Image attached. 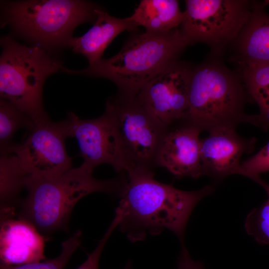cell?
Segmentation results:
<instances>
[{
  "instance_id": "6da1fadb",
  "label": "cell",
  "mask_w": 269,
  "mask_h": 269,
  "mask_svg": "<svg viewBox=\"0 0 269 269\" xmlns=\"http://www.w3.org/2000/svg\"><path fill=\"white\" fill-rule=\"evenodd\" d=\"M127 175L117 208L122 214L119 226L132 242L167 229L182 243L194 208L215 190L209 185L196 191L181 190L156 180L152 169L148 168H134Z\"/></svg>"
},
{
  "instance_id": "7a4b0ae2",
  "label": "cell",
  "mask_w": 269,
  "mask_h": 269,
  "mask_svg": "<svg viewBox=\"0 0 269 269\" xmlns=\"http://www.w3.org/2000/svg\"><path fill=\"white\" fill-rule=\"evenodd\" d=\"M250 97L239 73L212 56L193 66L189 85L185 122L201 131L232 128L242 123L267 130L269 123L261 115H248Z\"/></svg>"
},
{
  "instance_id": "3957f363",
  "label": "cell",
  "mask_w": 269,
  "mask_h": 269,
  "mask_svg": "<svg viewBox=\"0 0 269 269\" xmlns=\"http://www.w3.org/2000/svg\"><path fill=\"white\" fill-rule=\"evenodd\" d=\"M133 33L114 56L82 70L66 68L64 72L108 79L117 86L119 93L134 96L178 60L188 46L179 27L162 33Z\"/></svg>"
},
{
  "instance_id": "277c9868",
  "label": "cell",
  "mask_w": 269,
  "mask_h": 269,
  "mask_svg": "<svg viewBox=\"0 0 269 269\" xmlns=\"http://www.w3.org/2000/svg\"><path fill=\"white\" fill-rule=\"evenodd\" d=\"M93 172L82 164L54 179L27 178V194L16 216L32 224L43 236L66 231L71 213L81 199L96 192L119 195L125 183L122 178L96 179Z\"/></svg>"
},
{
  "instance_id": "5b68a950",
  "label": "cell",
  "mask_w": 269,
  "mask_h": 269,
  "mask_svg": "<svg viewBox=\"0 0 269 269\" xmlns=\"http://www.w3.org/2000/svg\"><path fill=\"white\" fill-rule=\"evenodd\" d=\"M0 96L28 115L35 124L49 117L43 104L46 79L63 72V62L54 51L26 45L11 35L0 39Z\"/></svg>"
},
{
  "instance_id": "8992f818",
  "label": "cell",
  "mask_w": 269,
  "mask_h": 269,
  "mask_svg": "<svg viewBox=\"0 0 269 269\" xmlns=\"http://www.w3.org/2000/svg\"><path fill=\"white\" fill-rule=\"evenodd\" d=\"M100 7L83 0L9 1L2 6L1 22L31 45L55 51L68 47L76 27L94 23Z\"/></svg>"
},
{
  "instance_id": "52a82bcc",
  "label": "cell",
  "mask_w": 269,
  "mask_h": 269,
  "mask_svg": "<svg viewBox=\"0 0 269 269\" xmlns=\"http://www.w3.org/2000/svg\"><path fill=\"white\" fill-rule=\"evenodd\" d=\"M179 28L188 45L203 43L218 57L232 44L248 21L252 1L187 0Z\"/></svg>"
},
{
  "instance_id": "ba28073f",
  "label": "cell",
  "mask_w": 269,
  "mask_h": 269,
  "mask_svg": "<svg viewBox=\"0 0 269 269\" xmlns=\"http://www.w3.org/2000/svg\"><path fill=\"white\" fill-rule=\"evenodd\" d=\"M106 107L115 118L131 169H152L167 129L153 118L135 96L119 93L107 101Z\"/></svg>"
},
{
  "instance_id": "9c48e42d",
  "label": "cell",
  "mask_w": 269,
  "mask_h": 269,
  "mask_svg": "<svg viewBox=\"0 0 269 269\" xmlns=\"http://www.w3.org/2000/svg\"><path fill=\"white\" fill-rule=\"evenodd\" d=\"M60 122L67 137L76 138L84 165L94 170L107 163L119 172L132 169L115 118L107 107L97 118L81 119L69 112Z\"/></svg>"
},
{
  "instance_id": "30bf717a",
  "label": "cell",
  "mask_w": 269,
  "mask_h": 269,
  "mask_svg": "<svg viewBox=\"0 0 269 269\" xmlns=\"http://www.w3.org/2000/svg\"><path fill=\"white\" fill-rule=\"evenodd\" d=\"M66 137L60 122L49 119L35 124L23 142L11 143L0 152L13 153L27 177L54 179L72 168Z\"/></svg>"
},
{
  "instance_id": "8fae6325",
  "label": "cell",
  "mask_w": 269,
  "mask_h": 269,
  "mask_svg": "<svg viewBox=\"0 0 269 269\" xmlns=\"http://www.w3.org/2000/svg\"><path fill=\"white\" fill-rule=\"evenodd\" d=\"M193 65L175 61L145 85L135 95L140 104L162 126L186 121L189 85Z\"/></svg>"
},
{
  "instance_id": "7c38bea8",
  "label": "cell",
  "mask_w": 269,
  "mask_h": 269,
  "mask_svg": "<svg viewBox=\"0 0 269 269\" xmlns=\"http://www.w3.org/2000/svg\"><path fill=\"white\" fill-rule=\"evenodd\" d=\"M256 139L239 135L235 128L212 130L200 139V162L202 175L216 180L232 174L240 175L241 158L255 149Z\"/></svg>"
},
{
  "instance_id": "4fadbf2b",
  "label": "cell",
  "mask_w": 269,
  "mask_h": 269,
  "mask_svg": "<svg viewBox=\"0 0 269 269\" xmlns=\"http://www.w3.org/2000/svg\"><path fill=\"white\" fill-rule=\"evenodd\" d=\"M200 132L187 122L172 130L168 128L157 150L156 165L165 168L178 178L200 177Z\"/></svg>"
},
{
  "instance_id": "5bb4252c",
  "label": "cell",
  "mask_w": 269,
  "mask_h": 269,
  "mask_svg": "<svg viewBox=\"0 0 269 269\" xmlns=\"http://www.w3.org/2000/svg\"><path fill=\"white\" fill-rule=\"evenodd\" d=\"M15 216L0 218L1 264L17 266L42 261L44 236L30 222Z\"/></svg>"
},
{
  "instance_id": "9a60e30c",
  "label": "cell",
  "mask_w": 269,
  "mask_h": 269,
  "mask_svg": "<svg viewBox=\"0 0 269 269\" xmlns=\"http://www.w3.org/2000/svg\"><path fill=\"white\" fill-rule=\"evenodd\" d=\"M232 44L240 69L269 64V14L263 4L252 1L250 17Z\"/></svg>"
},
{
  "instance_id": "2e32d148",
  "label": "cell",
  "mask_w": 269,
  "mask_h": 269,
  "mask_svg": "<svg viewBox=\"0 0 269 269\" xmlns=\"http://www.w3.org/2000/svg\"><path fill=\"white\" fill-rule=\"evenodd\" d=\"M97 18L93 26L84 35L73 37L68 47L75 53L81 54L94 65L103 58L105 50L121 32H137L139 26L129 17L117 18L110 15L101 7L97 10Z\"/></svg>"
},
{
  "instance_id": "e0dca14e",
  "label": "cell",
  "mask_w": 269,
  "mask_h": 269,
  "mask_svg": "<svg viewBox=\"0 0 269 269\" xmlns=\"http://www.w3.org/2000/svg\"><path fill=\"white\" fill-rule=\"evenodd\" d=\"M129 17L146 32L162 33L179 27L184 13L176 0H142Z\"/></svg>"
},
{
  "instance_id": "ac0fdd59",
  "label": "cell",
  "mask_w": 269,
  "mask_h": 269,
  "mask_svg": "<svg viewBox=\"0 0 269 269\" xmlns=\"http://www.w3.org/2000/svg\"><path fill=\"white\" fill-rule=\"evenodd\" d=\"M27 177L13 153L0 152V218L17 215V210L22 201L20 192L25 187Z\"/></svg>"
},
{
  "instance_id": "d6986e66",
  "label": "cell",
  "mask_w": 269,
  "mask_h": 269,
  "mask_svg": "<svg viewBox=\"0 0 269 269\" xmlns=\"http://www.w3.org/2000/svg\"><path fill=\"white\" fill-rule=\"evenodd\" d=\"M240 70L250 98L257 103L260 114L269 122V64Z\"/></svg>"
},
{
  "instance_id": "ffe728a7",
  "label": "cell",
  "mask_w": 269,
  "mask_h": 269,
  "mask_svg": "<svg viewBox=\"0 0 269 269\" xmlns=\"http://www.w3.org/2000/svg\"><path fill=\"white\" fill-rule=\"evenodd\" d=\"M35 126L33 120L9 102L0 99V147L3 150L11 143L15 133L24 128L29 132Z\"/></svg>"
},
{
  "instance_id": "44dd1931",
  "label": "cell",
  "mask_w": 269,
  "mask_h": 269,
  "mask_svg": "<svg viewBox=\"0 0 269 269\" xmlns=\"http://www.w3.org/2000/svg\"><path fill=\"white\" fill-rule=\"evenodd\" d=\"M268 194V200L260 207L252 210L247 215L245 228L248 235L259 244L269 243V183L260 177L255 180Z\"/></svg>"
},
{
  "instance_id": "7402d4cb",
  "label": "cell",
  "mask_w": 269,
  "mask_h": 269,
  "mask_svg": "<svg viewBox=\"0 0 269 269\" xmlns=\"http://www.w3.org/2000/svg\"><path fill=\"white\" fill-rule=\"evenodd\" d=\"M82 233L78 231L62 243L61 252L57 257L21 265L0 264V269H64L72 254L81 243Z\"/></svg>"
},
{
  "instance_id": "603a6c76",
  "label": "cell",
  "mask_w": 269,
  "mask_h": 269,
  "mask_svg": "<svg viewBox=\"0 0 269 269\" xmlns=\"http://www.w3.org/2000/svg\"><path fill=\"white\" fill-rule=\"evenodd\" d=\"M267 172H269V141L255 155L242 162L240 167V175L253 181Z\"/></svg>"
},
{
  "instance_id": "cb8c5ba5",
  "label": "cell",
  "mask_w": 269,
  "mask_h": 269,
  "mask_svg": "<svg viewBox=\"0 0 269 269\" xmlns=\"http://www.w3.org/2000/svg\"><path fill=\"white\" fill-rule=\"evenodd\" d=\"M119 223L120 219L115 217L95 249L88 255L86 261L76 269H98L99 261L103 249L112 233L115 228L119 226Z\"/></svg>"
},
{
  "instance_id": "d4e9b609",
  "label": "cell",
  "mask_w": 269,
  "mask_h": 269,
  "mask_svg": "<svg viewBox=\"0 0 269 269\" xmlns=\"http://www.w3.org/2000/svg\"><path fill=\"white\" fill-rule=\"evenodd\" d=\"M177 269H205L203 264L194 261L183 245L177 262Z\"/></svg>"
},
{
  "instance_id": "484cf974",
  "label": "cell",
  "mask_w": 269,
  "mask_h": 269,
  "mask_svg": "<svg viewBox=\"0 0 269 269\" xmlns=\"http://www.w3.org/2000/svg\"><path fill=\"white\" fill-rule=\"evenodd\" d=\"M123 269H132L131 263L130 262H128L126 267Z\"/></svg>"
},
{
  "instance_id": "4316f807",
  "label": "cell",
  "mask_w": 269,
  "mask_h": 269,
  "mask_svg": "<svg viewBox=\"0 0 269 269\" xmlns=\"http://www.w3.org/2000/svg\"><path fill=\"white\" fill-rule=\"evenodd\" d=\"M264 5H266L267 4H269V0H265L264 2Z\"/></svg>"
}]
</instances>
